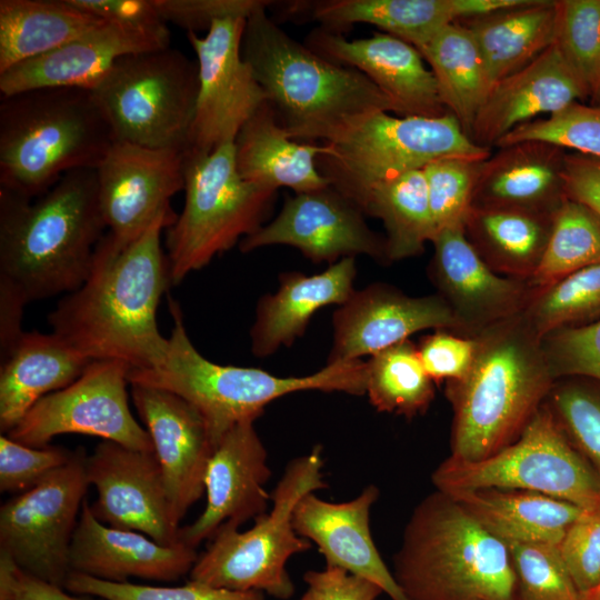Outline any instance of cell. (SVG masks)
I'll list each match as a JSON object with an SVG mask.
<instances>
[{
    "mask_svg": "<svg viewBox=\"0 0 600 600\" xmlns=\"http://www.w3.org/2000/svg\"><path fill=\"white\" fill-rule=\"evenodd\" d=\"M178 214L167 211L127 246L106 232L86 281L48 314L52 332L89 360H119L131 369L161 364L169 339L157 322L159 302L171 286L161 233Z\"/></svg>",
    "mask_w": 600,
    "mask_h": 600,
    "instance_id": "cell-1",
    "label": "cell"
},
{
    "mask_svg": "<svg viewBox=\"0 0 600 600\" xmlns=\"http://www.w3.org/2000/svg\"><path fill=\"white\" fill-rule=\"evenodd\" d=\"M106 230L96 169L68 172L34 199L0 188V281L27 303L73 292Z\"/></svg>",
    "mask_w": 600,
    "mask_h": 600,
    "instance_id": "cell-2",
    "label": "cell"
},
{
    "mask_svg": "<svg viewBox=\"0 0 600 600\" xmlns=\"http://www.w3.org/2000/svg\"><path fill=\"white\" fill-rule=\"evenodd\" d=\"M474 338L471 369L446 387L453 411L449 457L463 461H480L513 443L556 381L541 338L522 312Z\"/></svg>",
    "mask_w": 600,
    "mask_h": 600,
    "instance_id": "cell-3",
    "label": "cell"
},
{
    "mask_svg": "<svg viewBox=\"0 0 600 600\" xmlns=\"http://www.w3.org/2000/svg\"><path fill=\"white\" fill-rule=\"evenodd\" d=\"M268 7L247 18L241 52L291 139L327 142L363 116L394 112L368 77L291 38L268 17Z\"/></svg>",
    "mask_w": 600,
    "mask_h": 600,
    "instance_id": "cell-4",
    "label": "cell"
},
{
    "mask_svg": "<svg viewBox=\"0 0 600 600\" xmlns=\"http://www.w3.org/2000/svg\"><path fill=\"white\" fill-rule=\"evenodd\" d=\"M392 573L408 600H516L507 544L438 490L412 511Z\"/></svg>",
    "mask_w": 600,
    "mask_h": 600,
    "instance_id": "cell-5",
    "label": "cell"
},
{
    "mask_svg": "<svg viewBox=\"0 0 600 600\" xmlns=\"http://www.w3.org/2000/svg\"><path fill=\"white\" fill-rule=\"evenodd\" d=\"M172 329L167 356L149 369H130L129 384L158 388L179 396L202 416L213 447L236 424L256 421L276 399L300 391L366 394L367 362L327 363L302 377H278L250 367L222 366L204 358L191 342L179 304L169 298Z\"/></svg>",
    "mask_w": 600,
    "mask_h": 600,
    "instance_id": "cell-6",
    "label": "cell"
},
{
    "mask_svg": "<svg viewBox=\"0 0 600 600\" xmlns=\"http://www.w3.org/2000/svg\"><path fill=\"white\" fill-rule=\"evenodd\" d=\"M116 141L91 90L39 88L0 101V188L34 199L66 173L97 169Z\"/></svg>",
    "mask_w": 600,
    "mask_h": 600,
    "instance_id": "cell-7",
    "label": "cell"
},
{
    "mask_svg": "<svg viewBox=\"0 0 600 600\" xmlns=\"http://www.w3.org/2000/svg\"><path fill=\"white\" fill-rule=\"evenodd\" d=\"M320 446L291 460L272 494V509L254 519L244 531L222 526L198 556L190 581L236 591H260L287 600L294 584L287 571L288 560L311 549L292 524L298 501L309 492L327 488Z\"/></svg>",
    "mask_w": 600,
    "mask_h": 600,
    "instance_id": "cell-8",
    "label": "cell"
},
{
    "mask_svg": "<svg viewBox=\"0 0 600 600\" xmlns=\"http://www.w3.org/2000/svg\"><path fill=\"white\" fill-rule=\"evenodd\" d=\"M321 144L320 172L359 209L374 186L434 160L491 156V149L476 144L449 112L434 118L372 112Z\"/></svg>",
    "mask_w": 600,
    "mask_h": 600,
    "instance_id": "cell-9",
    "label": "cell"
},
{
    "mask_svg": "<svg viewBox=\"0 0 600 600\" xmlns=\"http://www.w3.org/2000/svg\"><path fill=\"white\" fill-rule=\"evenodd\" d=\"M183 191L182 212L166 229L171 284L256 232L277 194L240 176L233 142L209 153L186 151Z\"/></svg>",
    "mask_w": 600,
    "mask_h": 600,
    "instance_id": "cell-10",
    "label": "cell"
},
{
    "mask_svg": "<svg viewBox=\"0 0 600 600\" xmlns=\"http://www.w3.org/2000/svg\"><path fill=\"white\" fill-rule=\"evenodd\" d=\"M198 89L197 61L167 47L119 58L91 91L116 141L187 151Z\"/></svg>",
    "mask_w": 600,
    "mask_h": 600,
    "instance_id": "cell-11",
    "label": "cell"
},
{
    "mask_svg": "<svg viewBox=\"0 0 600 600\" xmlns=\"http://www.w3.org/2000/svg\"><path fill=\"white\" fill-rule=\"evenodd\" d=\"M431 481L442 492L526 490L584 510L600 508V473L570 442L546 402L513 443L480 461L448 457Z\"/></svg>",
    "mask_w": 600,
    "mask_h": 600,
    "instance_id": "cell-12",
    "label": "cell"
},
{
    "mask_svg": "<svg viewBox=\"0 0 600 600\" xmlns=\"http://www.w3.org/2000/svg\"><path fill=\"white\" fill-rule=\"evenodd\" d=\"M87 453L71 460L0 508V553L26 573L64 588L70 548L89 483Z\"/></svg>",
    "mask_w": 600,
    "mask_h": 600,
    "instance_id": "cell-13",
    "label": "cell"
},
{
    "mask_svg": "<svg viewBox=\"0 0 600 600\" xmlns=\"http://www.w3.org/2000/svg\"><path fill=\"white\" fill-rule=\"evenodd\" d=\"M130 369L119 360L91 361L76 381L41 398L6 434L33 448L49 446L57 436L77 433L154 451L149 432L129 408Z\"/></svg>",
    "mask_w": 600,
    "mask_h": 600,
    "instance_id": "cell-14",
    "label": "cell"
},
{
    "mask_svg": "<svg viewBox=\"0 0 600 600\" xmlns=\"http://www.w3.org/2000/svg\"><path fill=\"white\" fill-rule=\"evenodd\" d=\"M244 18L212 23L206 36L188 32L197 56L199 89L187 151L209 153L233 142L241 128L267 101L241 52Z\"/></svg>",
    "mask_w": 600,
    "mask_h": 600,
    "instance_id": "cell-15",
    "label": "cell"
},
{
    "mask_svg": "<svg viewBox=\"0 0 600 600\" xmlns=\"http://www.w3.org/2000/svg\"><path fill=\"white\" fill-rule=\"evenodd\" d=\"M284 244L293 247L314 263H336L358 254L389 262L384 237L371 230L363 212L348 198L328 186L287 198L278 216L243 238V253Z\"/></svg>",
    "mask_w": 600,
    "mask_h": 600,
    "instance_id": "cell-16",
    "label": "cell"
},
{
    "mask_svg": "<svg viewBox=\"0 0 600 600\" xmlns=\"http://www.w3.org/2000/svg\"><path fill=\"white\" fill-rule=\"evenodd\" d=\"M186 150L114 141L96 169L107 232L120 246L138 239L184 189Z\"/></svg>",
    "mask_w": 600,
    "mask_h": 600,
    "instance_id": "cell-17",
    "label": "cell"
},
{
    "mask_svg": "<svg viewBox=\"0 0 600 600\" xmlns=\"http://www.w3.org/2000/svg\"><path fill=\"white\" fill-rule=\"evenodd\" d=\"M86 477L98 491L90 504L102 523L141 532L163 546L182 543L154 451L103 440L87 454Z\"/></svg>",
    "mask_w": 600,
    "mask_h": 600,
    "instance_id": "cell-18",
    "label": "cell"
},
{
    "mask_svg": "<svg viewBox=\"0 0 600 600\" xmlns=\"http://www.w3.org/2000/svg\"><path fill=\"white\" fill-rule=\"evenodd\" d=\"M332 327L327 363L371 357L427 329L459 331L453 312L438 293L412 297L379 282L354 290L338 306Z\"/></svg>",
    "mask_w": 600,
    "mask_h": 600,
    "instance_id": "cell-19",
    "label": "cell"
},
{
    "mask_svg": "<svg viewBox=\"0 0 600 600\" xmlns=\"http://www.w3.org/2000/svg\"><path fill=\"white\" fill-rule=\"evenodd\" d=\"M429 273L458 323V334L476 337L520 314L533 290L528 281L493 271L466 237L464 227L436 233Z\"/></svg>",
    "mask_w": 600,
    "mask_h": 600,
    "instance_id": "cell-20",
    "label": "cell"
},
{
    "mask_svg": "<svg viewBox=\"0 0 600 600\" xmlns=\"http://www.w3.org/2000/svg\"><path fill=\"white\" fill-rule=\"evenodd\" d=\"M267 449L253 420L231 428L214 448L204 476L206 507L191 523L180 527V541L196 549L222 526H240L264 514L271 496Z\"/></svg>",
    "mask_w": 600,
    "mask_h": 600,
    "instance_id": "cell-21",
    "label": "cell"
},
{
    "mask_svg": "<svg viewBox=\"0 0 600 600\" xmlns=\"http://www.w3.org/2000/svg\"><path fill=\"white\" fill-rule=\"evenodd\" d=\"M132 402L149 432L179 526L204 493V476L214 450L207 424L189 402L153 387L130 384Z\"/></svg>",
    "mask_w": 600,
    "mask_h": 600,
    "instance_id": "cell-22",
    "label": "cell"
},
{
    "mask_svg": "<svg viewBox=\"0 0 600 600\" xmlns=\"http://www.w3.org/2000/svg\"><path fill=\"white\" fill-rule=\"evenodd\" d=\"M307 40L316 53L368 77L389 98L399 117L448 113L432 71L411 43L386 32L350 40L326 28L313 30Z\"/></svg>",
    "mask_w": 600,
    "mask_h": 600,
    "instance_id": "cell-23",
    "label": "cell"
},
{
    "mask_svg": "<svg viewBox=\"0 0 600 600\" xmlns=\"http://www.w3.org/2000/svg\"><path fill=\"white\" fill-rule=\"evenodd\" d=\"M378 498L374 484L343 502H330L309 492L296 504L292 524L301 538L318 547L326 567L376 583L391 600H408L371 536L370 510Z\"/></svg>",
    "mask_w": 600,
    "mask_h": 600,
    "instance_id": "cell-24",
    "label": "cell"
},
{
    "mask_svg": "<svg viewBox=\"0 0 600 600\" xmlns=\"http://www.w3.org/2000/svg\"><path fill=\"white\" fill-rule=\"evenodd\" d=\"M586 99L589 98L584 87L552 44L492 86L474 118L470 139L491 149L517 127Z\"/></svg>",
    "mask_w": 600,
    "mask_h": 600,
    "instance_id": "cell-25",
    "label": "cell"
},
{
    "mask_svg": "<svg viewBox=\"0 0 600 600\" xmlns=\"http://www.w3.org/2000/svg\"><path fill=\"white\" fill-rule=\"evenodd\" d=\"M196 549L183 543L163 546L133 530L99 521L86 499L70 548L71 572L97 579L127 582L129 577L174 581L190 572Z\"/></svg>",
    "mask_w": 600,
    "mask_h": 600,
    "instance_id": "cell-26",
    "label": "cell"
},
{
    "mask_svg": "<svg viewBox=\"0 0 600 600\" xmlns=\"http://www.w3.org/2000/svg\"><path fill=\"white\" fill-rule=\"evenodd\" d=\"M167 47L170 43L156 37L103 21L62 47L0 73L1 97L39 88L93 90L119 58Z\"/></svg>",
    "mask_w": 600,
    "mask_h": 600,
    "instance_id": "cell-27",
    "label": "cell"
},
{
    "mask_svg": "<svg viewBox=\"0 0 600 600\" xmlns=\"http://www.w3.org/2000/svg\"><path fill=\"white\" fill-rule=\"evenodd\" d=\"M566 154L567 150L543 141L498 147L482 163L472 207L554 213L568 198Z\"/></svg>",
    "mask_w": 600,
    "mask_h": 600,
    "instance_id": "cell-28",
    "label": "cell"
},
{
    "mask_svg": "<svg viewBox=\"0 0 600 600\" xmlns=\"http://www.w3.org/2000/svg\"><path fill=\"white\" fill-rule=\"evenodd\" d=\"M356 258L347 257L317 274H280L274 293L260 298L250 330L251 352L264 358L301 337L313 314L330 304L344 303L354 291Z\"/></svg>",
    "mask_w": 600,
    "mask_h": 600,
    "instance_id": "cell-29",
    "label": "cell"
},
{
    "mask_svg": "<svg viewBox=\"0 0 600 600\" xmlns=\"http://www.w3.org/2000/svg\"><path fill=\"white\" fill-rule=\"evenodd\" d=\"M91 362L54 332H23L0 358V430H12L43 397L76 381Z\"/></svg>",
    "mask_w": 600,
    "mask_h": 600,
    "instance_id": "cell-30",
    "label": "cell"
},
{
    "mask_svg": "<svg viewBox=\"0 0 600 600\" xmlns=\"http://www.w3.org/2000/svg\"><path fill=\"white\" fill-rule=\"evenodd\" d=\"M526 0H330L311 6L313 19L329 30L369 23L418 47L460 19L523 3Z\"/></svg>",
    "mask_w": 600,
    "mask_h": 600,
    "instance_id": "cell-31",
    "label": "cell"
},
{
    "mask_svg": "<svg viewBox=\"0 0 600 600\" xmlns=\"http://www.w3.org/2000/svg\"><path fill=\"white\" fill-rule=\"evenodd\" d=\"M233 146L237 169L249 182L276 191L286 187L294 193L330 186L317 162L322 144L291 139L268 101L241 128Z\"/></svg>",
    "mask_w": 600,
    "mask_h": 600,
    "instance_id": "cell-32",
    "label": "cell"
},
{
    "mask_svg": "<svg viewBox=\"0 0 600 600\" xmlns=\"http://www.w3.org/2000/svg\"><path fill=\"white\" fill-rule=\"evenodd\" d=\"M444 493L506 544L559 546L567 529L584 511L573 503L526 490L479 489Z\"/></svg>",
    "mask_w": 600,
    "mask_h": 600,
    "instance_id": "cell-33",
    "label": "cell"
},
{
    "mask_svg": "<svg viewBox=\"0 0 600 600\" xmlns=\"http://www.w3.org/2000/svg\"><path fill=\"white\" fill-rule=\"evenodd\" d=\"M557 16V0H526L458 22L476 41L494 84L554 43Z\"/></svg>",
    "mask_w": 600,
    "mask_h": 600,
    "instance_id": "cell-34",
    "label": "cell"
},
{
    "mask_svg": "<svg viewBox=\"0 0 600 600\" xmlns=\"http://www.w3.org/2000/svg\"><path fill=\"white\" fill-rule=\"evenodd\" d=\"M553 214L472 207L464 223V233L493 271L528 281L543 257Z\"/></svg>",
    "mask_w": 600,
    "mask_h": 600,
    "instance_id": "cell-35",
    "label": "cell"
},
{
    "mask_svg": "<svg viewBox=\"0 0 600 600\" xmlns=\"http://www.w3.org/2000/svg\"><path fill=\"white\" fill-rule=\"evenodd\" d=\"M103 21L68 0H0V73L62 47Z\"/></svg>",
    "mask_w": 600,
    "mask_h": 600,
    "instance_id": "cell-36",
    "label": "cell"
},
{
    "mask_svg": "<svg viewBox=\"0 0 600 600\" xmlns=\"http://www.w3.org/2000/svg\"><path fill=\"white\" fill-rule=\"evenodd\" d=\"M416 48L436 78L447 111L470 138L474 118L493 86L472 36L456 21Z\"/></svg>",
    "mask_w": 600,
    "mask_h": 600,
    "instance_id": "cell-37",
    "label": "cell"
},
{
    "mask_svg": "<svg viewBox=\"0 0 600 600\" xmlns=\"http://www.w3.org/2000/svg\"><path fill=\"white\" fill-rule=\"evenodd\" d=\"M360 210L382 221L389 262L419 256L436 234L422 169L374 186Z\"/></svg>",
    "mask_w": 600,
    "mask_h": 600,
    "instance_id": "cell-38",
    "label": "cell"
},
{
    "mask_svg": "<svg viewBox=\"0 0 600 600\" xmlns=\"http://www.w3.org/2000/svg\"><path fill=\"white\" fill-rule=\"evenodd\" d=\"M433 380L420 360L417 346L406 340L367 361L366 394L380 412L414 418L434 399Z\"/></svg>",
    "mask_w": 600,
    "mask_h": 600,
    "instance_id": "cell-39",
    "label": "cell"
},
{
    "mask_svg": "<svg viewBox=\"0 0 600 600\" xmlns=\"http://www.w3.org/2000/svg\"><path fill=\"white\" fill-rule=\"evenodd\" d=\"M597 263H600V217L588 206L567 198L553 214L543 257L528 283L538 290Z\"/></svg>",
    "mask_w": 600,
    "mask_h": 600,
    "instance_id": "cell-40",
    "label": "cell"
},
{
    "mask_svg": "<svg viewBox=\"0 0 600 600\" xmlns=\"http://www.w3.org/2000/svg\"><path fill=\"white\" fill-rule=\"evenodd\" d=\"M522 316L540 338L600 320V263L533 290Z\"/></svg>",
    "mask_w": 600,
    "mask_h": 600,
    "instance_id": "cell-41",
    "label": "cell"
},
{
    "mask_svg": "<svg viewBox=\"0 0 600 600\" xmlns=\"http://www.w3.org/2000/svg\"><path fill=\"white\" fill-rule=\"evenodd\" d=\"M554 46L590 100L600 80V0H557Z\"/></svg>",
    "mask_w": 600,
    "mask_h": 600,
    "instance_id": "cell-42",
    "label": "cell"
},
{
    "mask_svg": "<svg viewBox=\"0 0 600 600\" xmlns=\"http://www.w3.org/2000/svg\"><path fill=\"white\" fill-rule=\"evenodd\" d=\"M483 161L448 157L422 169L436 233L464 227Z\"/></svg>",
    "mask_w": 600,
    "mask_h": 600,
    "instance_id": "cell-43",
    "label": "cell"
},
{
    "mask_svg": "<svg viewBox=\"0 0 600 600\" xmlns=\"http://www.w3.org/2000/svg\"><path fill=\"white\" fill-rule=\"evenodd\" d=\"M546 403L570 442L600 473V388L560 378Z\"/></svg>",
    "mask_w": 600,
    "mask_h": 600,
    "instance_id": "cell-44",
    "label": "cell"
},
{
    "mask_svg": "<svg viewBox=\"0 0 600 600\" xmlns=\"http://www.w3.org/2000/svg\"><path fill=\"white\" fill-rule=\"evenodd\" d=\"M516 574V600H582L558 546L507 544Z\"/></svg>",
    "mask_w": 600,
    "mask_h": 600,
    "instance_id": "cell-45",
    "label": "cell"
},
{
    "mask_svg": "<svg viewBox=\"0 0 600 600\" xmlns=\"http://www.w3.org/2000/svg\"><path fill=\"white\" fill-rule=\"evenodd\" d=\"M521 141H543L600 158V104L573 102L557 113L517 127L496 147Z\"/></svg>",
    "mask_w": 600,
    "mask_h": 600,
    "instance_id": "cell-46",
    "label": "cell"
},
{
    "mask_svg": "<svg viewBox=\"0 0 600 600\" xmlns=\"http://www.w3.org/2000/svg\"><path fill=\"white\" fill-rule=\"evenodd\" d=\"M64 589L103 600H264L260 591H236L189 581L180 587L112 582L72 571Z\"/></svg>",
    "mask_w": 600,
    "mask_h": 600,
    "instance_id": "cell-47",
    "label": "cell"
},
{
    "mask_svg": "<svg viewBox=\"0 0 600 600\" xmlns=\"http://www.w3.org/2000/svg\"><path fill=\"white\" fill-rule=\"evenodd\" d=\"M553 378L579 377L600 382V320L554 330L541 338Z\"/></svg>",
    "mask_w": 600,
    "mask_h": 600,
    "instance_id": "cell-48",
    "label": "cell"
},
{
    "mask_svg": "<svg viewBox=\"0 0 600 600\" xmlns=\"http://www.w3.org/2000/svg\"><path fill=\"white\" fill-rule=\"evenodd\" d=\"M74 450L47 446L33 448L19 443L7 434L0 437V491L24 492L67 464Z\"/></svg>",
    "mask_w": 600,
    "mask_h": 600,
    "instance_id": "cell-49",
    "label": "cell"
},
{
    "mask_svg": "<svg viewBox=\"0 0 600 600\" xmlns=\"http://www.w3.org/2000/svg\"><path fill=\"white\" fill-rule=\"evenodd\" d=\"M574 584L582 593L600 583V508L584 510L558 546Z\"/></svg>",
    "mask_w": 600,
    "mask_h": 600,
    "instance_id": "cell-50",
    "label": "cell"
},
{
    "mask_svg": "<svg viewBox=\"0 0 600 600\" xmlns=\"http://www.w3.org/2000/svg\"><path fill=\"white\" fill-rule=\"evenodd\" d=\"M424 370L433 381H457L471 369L477 354V339L437 330L417 346Z\"/></svg>",
    "mask_w": 600,
    "mask_h": 600,
    "instance_id": "cell-51",
    "label": "cell"
},
{
    "mask_svg": "<svg viewBox=\"0 0 600 600\" xmlns=\"http://www.w3.org/2000/svg\"><path fill=\"white\" fill-rule=\"evenodd\" d=\"M164 19L187 32L209 30L217 20L227 18L247 19L257 9L271 6L264 0H154Z\"/></svg>",
    "mask_w": 600,
    "mask_h": 600,
    "instance_id": "cell-52",
    "label": "cell"
},
{
    "mask_svg": "<svg viewBox=\"0 0 600 600\" xmlns=\"http://www.w3.org/2000/svg\"><path fill=\"white\" fill-rule=\"evenodd\" d=\"M77 9L170 43L168 23L154 0H68Z\"/></svg>",
    "mask_w": 600,
    "mask_h": 600,
    "instance_id": "cell-53",
    "label": "cell"
},
{
    "mask_svg": "<svg viewBox=\"0 0 600 600\" xmlns=\"http://www.w3.org/2000/svg\"><path fill=\"white\" fill-rule=\"evenodd\" d=\"M303 580L313 600H376L383 593L376 583L339 568L307 571Z\"/></svg>",
    "mask_w": 600,
    "mask_h": 600,
    "instance_id": "cell-54",
    "label": "cell"
},
{
    "mask_svg": "<svg viewBox=\"0 0 600 600\" xmlns=\"http://www.w3.org/2000/svg\"><path fill=\"white\" fill-rule=\"evenodd\" d=\"M63 589L26 573L0 553V600H93L70 596Z\"/></svg>",
    "mask_w": 600,
    "mask_h": 600,
    "instance_id": "cell-55",
    "label": "cell"
},
{
    "mask_svg": "<svg viewBox=\"0 0 600 600\" xmlns=\"http://www.w3.org/2000/svg\"><path fill=\"white\" fill-rule=\"evenodd\" d=\"M563 179L567 197L588 206L600 217V158L567 152Z\"/></svg>",
    "mask_w": 600,
    "mask_h": 600,
    "instance_id": "cell-56",
    "label": "cell"
},
{
    "mask_svg": "<svg viewBox=\"0 0 600 600\" xmlns=\"http://www.w3.org/2000/svg\"><path fill=\"white\" fill-rule=\"evenodd\" d=\"M27 301L8 283L0 281V358L23 334L22 319Z\"/></svg>",
    "mask_w": 600,
    "mask_h": 600,
    "instance_id": "cell-57",
    "label": "cell"
},
{
    "mask_svg": "<svg viewBox=\"0 0 600 600\" xmlns=\"http://www.w3.org/2000/svg\"><path fill=\"white\" fill-rule=\"evenodd\" d=\"M582 600H600V583L593 589L582 593Z\"/></svg>",
    "mask_w": 600,
    "mask_h": 600,
    "instance_id": "cell-58",
    "label": "cell"
},
{
    "mask_svg": "<svg viewBox=\"0 0 600 600\" xmlns=\"http://www.w3.org/2000/svg\"><path fill=\"white\" fill-rule=\"evenodd\" d=\"M590 103L600 104V80H599V83H598L593 94L590 98Z\"/></svg>",
    "mask_w": 600,
    "mask_h": 600,
    "instance_id": "cell-59",
    "label": "cell"
},
{
    "mask_svg": "<svg viewBox=\"0 0 600 600\" xmlns=\"http://www.w3.org/2000/svg\"><path fill=\"white\" fill-rule=\"evenodd\" d=\"M299 600H313L311 592L307 589V591L302 594V597Z\"/></svg>",
    "mask_w": 600,
    "mask_h": 600,
    "instance_id": "cell-60",
    "label": "cell"
}]
</instances>
